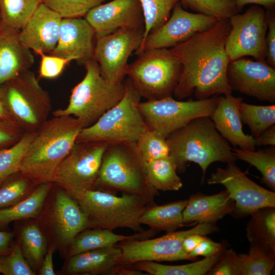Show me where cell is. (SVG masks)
<instances>
[{
	"mask_svg": "<svg viewBox=\"0 0 275 275\" xmlns=\"http://www.w3.org/2000/svg\"><path fill=\"white\" fill-rule=\"evenodd\" d=\"M231 29L229 19H218L211 28L170 49L182 71L173 95L181 100L193 93L197 99L232 95L227 77L230 62L225 44Z\"/></svg>",
	"mask_w": 275,
	"mask_h": 275,
	"instance_id": "6da1fadb",
	"label": "cell"
},
{
	"mask_svg": "<svg viewBox=\"0 0 275 275\" xmlns=\"http://www.w3.org/2000/svg\"><path fill=\"white\" fill-rule=\"evenodd\" d=\"M83 128L71 116H53L36 131L19 172L35 184L52 182L61 162Z\"/></svg>",
	"mask_w": 275,
	"mask_h": 275,
	"instance_id": "7a4b0ae2",
	"label": "cell"
},
{
	"mask_svg": "<svg viewBox=\"0 0 275 275\" xmlns=\"http://www.w3.org/2000/svg\"><path fill=\"white\" fill-rule=\"evenodd\" d=\"M167 141L177 173H184L188 163L193 162L202 169V182L211 163H228L236 160L229 143L219 133L209 117L191 120L171 134Z\"/></svg>",
	"mask_w": 275,
	"mask_h": 275,
	"instance_id": "3957f363",
	"label": "cell"
},
{
	"mask_svg": "<svg viewBox=\"0 0 275 275\" xmlns=\"http://www.w3.org/2000/svg\"><path fill=\"white\" fill-rule=\"evenodd\" d=\"M95 189L115 194L121 191L139 195L150 204L159 195L150 184L146 161L135 143L108 144L103 155Z\"/></svg>",
	"mask_w": 275,
	"mask_h": 275,
	"instance_id": "277c9868",
	"label": "cell"
},
{
	"mask_svg": "<svg viewBox=\"0 0 275 275\" xmlns=\"http://www.w3.org/2000/svg\"><path fill=\"white\" fill-rule=\"evenodd\" d=\"M86 72L83 79L71 90L67 106L52 112L53 116H71L83 128L93 124L123 97L124 81L113 83L101 74L93 59L84 63Z\"/></svg>",
	"mask_w": 275,
	"mask_h": 275,
	"instance_id": "5b68a950",
	"label": "cell"
},
{
	"mask_svg": "<svg viewBox=\"0 0 275 275\" xmlns=\"http://www.w3.org/2000/svg\"><path fill=\"white\" fill-rule=\"evenodd\" d=\"M71 196L85 213L89 228L112 231L119 228L138 233L144 231L139 219L148 207L153 205L135 194L123 193L117 196L97 189L87 190Z\"/></svg>",
	"mask_w": 275,
	"mask_h": 275,
	"instance_id": "8992f818",
	"label": "cell"
},
{
	"mask_svg": "<svg viewBox=\"0 0 275 275\" xmlns=\"http://www.w3.org/2000/svg\"><path fill=\"white\" fill-rule=\"evenodd\" d=\"M122 99L92 125L83 128L76 143H135L149 128L139 107L141 97L128 78Z\"/></svg>",
	"mask_w": 275,
	"mask_h": 275,
	"instance_id": "52a82bcc",
	"label": "cell"
},
{
	"mask_svg": "<svg viewBox=\"0 0 275 275\" xmlns=\"http://www.w3.org/2000/svg\"><path fill=\"white\" fill-rule=\"evenodd\" d=\"M4 102L13 121L25 132H36L51 110L48 93L28 70L0 86Z\"/></svg>",
	"mask_w": 275,
	"mask_h": 275,
	"instance_id": "ba28073f",
	"label": "cell"
},
{
	"mask_svg": "<svg viewBox=\"0 0 275 275\" xmlns=\"http://www.w3.org/2000/svg\"><path fill=\"white\" fill-rule=\"evenodd\" d=\"M128 64L126 75L141 98L147 100L172 96L180 79L182 66L166 48L144 50Z\"/></svg>",
	"mask_w": 275,
	"mask_h": 275,
	"instance_id": "9c48e42d",
	"label": "cell"
},
{
	"mask_svg": "<svg viewBox=\"0 0 275 275\" xmlns=\"http://www.w3.org/2000/svg\"><path fill=\"white\" fill-rule=\"evenodd\" d=\"M219 96L194 100H178L172 96L146 100L139 104L140 111L149 128L165 138L191 120L210 117L215 108Z\"/></svg>",
	"mask_w": 275,
	"mask_h": 275,
	"instance_id": "30bf717a",
	"label": "cell"
},
{
	"mask_svg": "<svg viewBox=\"0 0 275 275\" xmlns=\"http://www.w3.org/2000/svg\"><path fill=\"white\" fill-rule=\"evenodd\" d=\"M215 224L199 223L186 230L169 232L153 239H133L117 244L122 252L121 262L128 265L141 261L193 260L182 247L186 237L191 234L207 235L217 231Z\"/></svg>",
	"mask_w": 275,
	"mask_h": 275,
	"instance_id": "8fae6325",
	"label": "cell"
},
{
	"mask_svg": "<svg viewBox=\"0 0 275 275\" xmlns=\"http://www.w3.org/2000/svg\"><path fill=\"white\" fill-rule=\"evenodd\" d=\"M104 142L75 143L59 166L53 179L71 196L95 189L104 151Z\"/></svg>",
	"mask_w": 275,
	"mask_h": 275,
	"instance_id": "7c38bea8",
	"label": "cell"
},
{
	"mask_svg": "<svg viewBox=\"0 0 275 275\" xmlns=\"http://www.w3.org/2000/svg\"><path fill=\"white\" fill-rule=\"evenodd\" d=\"M229 22L231 29L225 50L230 62L244 56L266 61L267 24L264 10L254 5L243 13L232 16Z\"/></svg>",
	"mask_w": 275,
	"mask_h": 275,
	"instance_id": "4fadbf2b",
	"label": "cell"
},
{
	"mask_svg": "<svg viewBox=\"0 0 275 275\" xmlns=\"http://www.w3.org/2000/svg\"><path fill=\"white\" fill-rule=\"evenodd\" d=\"M144 32V27L120 29L96 38L93 59L105 79L113 83L123 81L128 59L140 47Z\"/></svg>",
	"mask_w": 275,
	"mask_h": 275,
	"instance_id": "5bb4252c",
	"label": "cell"
},
{
	"mask_svg": "<svg viewBox=\"0 0 275 275\" xmlns=\"http://www.w3.org/2000/svg\"><path fill=\"white\" fill-rule=\"evenodd\" d=\"M208 184H221L234 202L232 214L245 216L264 207H275V193L250 179L234 162L218 168L207 179Z\"/></svg>",
	"mask_w": 275,
	"mask_h": 275,
	"instance_id": "9a60e30c",
	"label": "cell"
},
{
	"mask_svg": "<svg viewBox=\"0 0 275 275\" xmlns=\"http://www.w3.org/2000/svg\"><path fill=\"white\" fill-rule=\"evenodd\" d=\"M219 19L184 10L180 2L174 7L168 20L150 33L135 51L138 55L144 50L172 48L194 35L213 26Z\"/></svg>",
	"mask_w": 275,
	"mask_h": 275,
	"instance_id": "2e32d148",
	"label": "cell"
},
{
	"mask_svg": "<svg viewBox=\"0 0 275 275\" xmlns=\"http://www.w3.org/2000/svg\"><path fill=\"white\" fill-rule=\"evenodd\" d=\"M227 77L232 91L262 101L275 103V68L266 61L239 58L231 61Z\"/></svg>",
	"mask_w": 275,
	"mask_h": 275,
	"instance_id": "e0dca14e",
	"label": "cell"
},
{
	"mask_svg": "<svg viewBox=\"0 0 275 275\" xmlns=\"http://www.w3.org/2000/svg\"><path fill=\"white\" fill-rule=\"evenodd\" d=\"M94 29L96 38L120 29L144 27L139 0H113L92 9L85 16Z\"/></svg>",
	"mask_w": 275,
	"mask_h": 275,
	"instance_id": "ac0fdd59",
	"label": "cell"
},
{
	"mask_svg": "<svg viewBox=\"0 0 275 275\" xmlns=\"http://www.w3.org/2000/svg\"><path fill=\"white\" fill-rule=\"evenodd\" d=\"M62 19L57 12L41 3L19 31V40L37 54H51L58 43Z\"/></svg>",
	"mask_w": 275,
	"mask_h": 275,
	"instance_id": "d6986e66",
	"label": "cell"
},
{
	"mask_svg": "<svg viewBox=\"0 0 275 275\" xmlns=\"http://www.w3.org/2000/svg\"><path fill=\"white\" fill-rule=\"evenodd\" d=\"M95 33L85 18H62L57 45L51 55L84 64L93 59Z\"/></svg>",
	"mask_w": 275,
	"mask_h": 275,
	"instance_id": "ffe728a7",
	"label": "cell"
},
{
	"mask_svg": "<svg viewBox=\"0 0 275 275\" xmlns=\"http://www.w3.org/2000/svg\"><path fill=\"white\" fill-rule=\"evenodd\" d=\"M243 101L240 97L232 95L219 96L217 105L210 117L221 135L234 147L254 150V138L244 133L239 112V105Z\"/></svg>",
	"mask_w": 275,
	"mask_h": 275,
	"instance_id": "44dd1931",
	"label": "cell"
},
{
	"mask_svg": "<svg viewBox=\"0 0 275 275\" xmlns=\"http://www.w3.org/2000/svg\"><path fill=\"white\" fill-rule=\"evenodd\" d=\"M51 222L58 238L64 244H70L79 233L89 228L85 213L78 202L65 190H59L56 194Z\"/></svg>",
	"mask_w": 275,
	"mask_h": 275,
	"instance_id": "7402d4cb",
	"label": "cell"
},
{
	"mask_svg": "<svg viewBox=\"0 0 275 275\" xmlns=\"http://www.w3.org/2000/svg\"><path fill=\"white\" fill-rule=\"evenodd\" d=\"M19 32L0 25V86L30 70L34 63L31 50L19 40Z\"/></svg>",
	"mask_w": 275,
	"mask_h": 275,
	"instance_id": "603a6c76",
	"label": "cell"
},
{
	"mask_svg": "<svg viewBox=\"0 0 275 275\" xmlns=\"http://www.w3.org/2000/svg\"><path fill=\"white\" fill-rule=\"evenodd\" d=\"M234 202L225 190L212 195L198 193L187 199L183 210L186 226L199 223L215 224L226 215L232 214Z\"/></svg>",
	"mask_w": 275,
	"mask_h": 275,
	"instance_id": "cb8c5ba5",
	"label": "cell"
},
{
	"mask_svg": "<svg viewBox=\"0 0 275 275\" xmlns=\"http://www.w3.org/2000/svg\"><path fill=\"white\" fill-rule=\"evenodd\" d=\"M121 256L117 244L84 252L70 257L66 270L71 274L116 275L118 267L123 264Z\"/></svg>",
	"mask_w": 275,
	"mask_h": 275,
	"instance_id": "d4e9b609",
	"label": "cell"
},
{
	"mask_svg": "<svg viewBox=\"0 0 275 275\" xmlns=\"http://www.w3.org/2000/svg\"><path fill=\"white\" fill-rule=\"evenodd\" d=\"M157 232L150 229L131 235L114 233L112 230L103 228L85 229L79 233L70 244L69 257L84 252L107 248L122 241L145 239L152 237Z\"/></svg>",
	"mask_w": 275,
	"mask_h": 275,
	"instance_id": "484cf974",
	"label": "cell"
},
{
	"mask_svg": "<svg viewBox=\"0 0 275 275\" xmlns=\"http://www.w3.org/2000/svg\"><path fill=\"white\" fill-rule=\"evenodd\" d=\"M187 200H182L162 205L154 204L150 206L139 219L141 225L148 226L157 232L168 233L176 231L186 226L183 219L182 212Z\"/></svg>",
	"mask_w": 275,
	"mask_h": 275,
	"instance_id": "4316f807",
	"label": "cell"
},
{
	"mask_svg": "<svg viewBox=\"0 0 275 275\" xmlns=\"http://www.w3.org/2000/svg\"><path fill=\"white\" fill-rule=\"evenodd\" d=\"M52 185V182L40 183L24 199L11 206L0 209V227L13 221L37 217L42 209Z\"/></svg>",
	"mask_w": 275,
	"mask_h": 275,
	"instance_id": "83f0119b",
	"label": "cell"
},
{
	"mask_svg": "<svg viewBox=\"0 0 275 275\" xmlns=\"http://www.w3.org/2000/svg\"><path fill=\"white\" fill-rule=\"evenodd\" d=\"M250 215L246 229L250 243L275 253V207L262 208Z\"/></svg>",
	"mask_w": 275,
	"mask_h": 275,
	"instance_id": "f1b7e54d",
	"label": "cell"
},
{
	"mask_svg": "<svg viewBox=\"0 0 275 275\" xmlns=\"http://www.w3.org/2000/svg\"><path fill=\"white\" fill-rule=\"evenodd\" d=\"M222 253L186 264L169 265L146 261L136 262L132 266L151 275H205L218 260Z\"/></svg>",
	"mask_w": 275,
	"mask_h": 275,
	"instance_id": "f546056e",
	"label": "cell"
},
{
	"mask_svg": "<svg viewBox=\"0 0 275 275\" xmlns=\"http://www.w3.org/2000/svg\"><path fill=\"white\" fill-rule=\"evenodd\" d=\"M146 169L150 184L157 191H178L183 186L175 164L170 155L146 162Z\"/></svg>",
	"mask_w": 275,
	"mask_h": 275,
	"instance_id": "4dcf8cb0",
	"label": "cell"
},
{
	"mask_svg": "<svg viewBox=\"0 0 275 275\" xmlns=\"http://www.w3.org/2000/svg\"><path fill=\"white\" fill-rule=\"evenodd\" d=\"M238 159L255 167L261 174V181L271 190L275 191V147L270 146L257 151L233 148Z\"/></svg>",
	"mask_w": 275,
	"mask_h": 275,
	"instance_id": "1f68e13d",
	"label": "cell"
},
{
	"mask_svg": "<svg viewBox=\"0 0 275 275\" xmlns=\"http://www.w3.org/2000/svg\"><path fill=\"white\" fill-rule=\"evenodd\" d=\"M41 3V0H0V25L19 32Z\"/></svg>",
	"mask_w": 275,
	"mask_h": 275,
	"instance_id": "d6a6232c",
	"label": "cell"
},
{
	"mask_svg": "<svg viewBox=\"0 0 275 275\" xmlns=\"http://www.w3.org/2000/svg\"><path fill=\"white\" fill-rule=\"evenodd\" d=\"M36 132H24L14 144L0 151V185L6 179L19 172L20 168Z\"/></svg>",
	"mask_w": 275,
	"mask_h": 275,
	"instance_id": "836d02e7",
	"label": "cell"
},
{
	"mask_svg": "<svg viewBox=\"0 0 275 275\" xmlns=\"http://www.w3.org/2000/svg\"><path fill=\"white\" fill-rule=\"evenodd\" d=\"M240 275H269L275 265V253L250 244L248 254L238 255Z\"/></svg>",
	"mask_w": 275,
	"mask_h": 275,
	"instance_id": "e575fe53",
	"label": "cell"
},
{
	"mask_svg": "<svg viewBox=\"0 0 275 275\" xmlns=\"http://www.w3.org/2000/svg\"><path fill=\"white\" fill-rule=\"evenodd\" d=\"M21 250L27 262L34 270L40 267L46 253V239L36 224L24 227L20 233Z\"/></svg>",
	"mask_w": 275,
	"mask_h": 275,
	"instance_id": "d590c367",
	"label": "cell"
},
{
	"mask_svg": "<svg viewBox=\"0 0 275 275\" xmlns=\"http://www.w3.org/2000/svg\"><path fill=\"white\" fill-rule=\"evenodd\" d=\"M242 122L249 127L251 135L257 138L275 124V105H258L242 101L239 105Z\"/></svg>",
	"mask_w": 275,
	"mask_h": 275,
	"instance_id": "8d00e7d4",
	"label": "cell"
},
{
	"mask_svg": "<svg viewBox=\"0 0 275 275\" xmlns=\"http://www.w3.org/2000/svg\"><path fill=\"white\" fill-rule=\"evenodd\" d=\"M139 1L144 21L142 44L150 33L161 26L168 20L174 7L177 3L180 2V0Z\"/></svg>",
	"mask_w": 275,
	"mask_h": 275,
	"instance_id": "74e56055",
	"label": "cell"
},
{
	"mask_svg": "<svg viewBox=\"0 0 275 275\" xmlns=\"http://www.w3.org/2000/svg\"><path fill=\"white\" fill-rule=\"evenodd\" d=\"M137 149L146 162L169 156L167 139L158 132L147 129L135 142Z\"/></svg>",
	"mask_w": 275,
	"mask_h": 275,
	"instance_id": "f35d334b",
	"label": "cell"
},
{
	"mask_svg": "<svg viewBox=\"0 0 275 275\" xmlns=\"http://www.w3.org/2000/svg\"><path fill=\"white\" fill-rule=\"evenodd\" d=\"M182 6L219 19H229L238 13L234 0H180Z\"/></svg>",
	"mask_w": 275,
	"mask_h": 275,
	"instance_id": "ab89813d",
	"label": "cell"
},
{
	"mask_svg": "<svg viewBox=\"0 0 275 275\" xmlns=\"http://www.w3.org/2000/svg\"><path fill=\"white\" fill-rule=\"evenodd\" d=\"M33 184H35L19 172L0 187V209L11 206L25 198Z\"/></svg>",
	"mask_w": 275,
	"mask_h": 275,
	"instance_id": "60d3db41",
	"label": "cell"
},
{
	"mask_svg": "<svg viewBox=\"0 0 275 275\" xmlns=\"http://www.w3.org/2000/svg\"><path fill=\"white\" fill-rule=\"evenodd\" d=\"M62 18L85 16L92 9L107 0H41Z\"/></svg>",
	"mask_w": 275,
	"mask_h": 275,
	"instance_id": "b9f144b4",
	"label": "cell"
},
{
	"mask_svg": "<svg viewBox=\"0 0 275 275\" xmlns=\"http://www.w3.org/2000/svg\"><path fill=\"white\" fill-rule=\"evenodd\" d=\"M0 273L5 275H34L21 248L15 245L10 252L0 258Z\"/></svg>",
	"mask_w": 275,
	"mask_h": 275,
	"instance_id": "7bdbcfd3",
	"label": "cell"
},
{
	"mask_svg": "<svg viewBox=\"0 0 275 275\" xmlns=\"http://www.w3.org/2000/svg\"><path fill=\"white\" fill-rule=\"evenodd\" d=\"M41 57L39 75L42 78L53 79L61 75L66 65L72 59H66L50 54L39 52Z\"/></svg>",
	"mask_w": 275,
	"mask_h": 275,
	"instance_id": "ee69618b",
	"label": "cell"
},
{
	"mask_svg": "<svg viewBox=\"0 0 275 275\" xmlns=\"http://www.w3.org/2000/svg\"><path fill=\"white\" fill-rule=\"evenodd\" d=\"M209 275H240L238 254L232 249L224 250Z\"/></svg>",
	"mask_w": 275,
	"mask_h": 275,
	"instance_id": "f6af8a7d",
	"label": "cell"
},
{
	"mask_svg": "<svg viewBox=\"0 0 275 275\" xmlns=\"http://www.w3.org/2000/svg\"><path fill=\"white\" fill-rule=\"evenodd\" d=\"M265 16L268 33L266 35L267 54L266 62L275 68V8L267 9Z\"/></svg>",
	"mask_w": 275,
	"mask_h": 275,
	"instance_id": "bcb514c9",
	"label": "cell"
},
{
	"mask_svg": "<svg viewBox=\"0 0 275 275\" xmlns=\"http://www.w3.org/2000/svg\"><path fill=\"white\" fill-rule=\"evenodd\" d=\"M24 132L14 123L0 121V151L14 144Z\"/></svg>",
	"mask_w": 275,
	"mask_h": 275,
	"instance_id": "7dc6e473",
	"label": "cell"
},
{
	"mask_svg": "<svg viewBox=\"0 0 275 275\" xmlns=\"http://www.w3.org/2000/svg\"><path fill=\"white\" fill-rule=\"evenodd\" d=\"M224 250V246L221 243L213 241L206 235L189 255L193 260H195L199 256L210 257L221 253Z\"/></svg>",
	"mask_w": 275,
	"mask_h": 275,
	"instance_id": "c3c4849f",
	"label": "cell"
},
{
	"mask_svg": "<svg viewBox=\"0 0 275 275\" xmlns=\"http://www.w3.org/2000/svg\"><path fill=\"white\" fill-rule=\"evenodd\" d=\"M255 146H275V124L267 128L254 138Z\"/></svg>",
	"mask_w": 275,
	"mask_h": 275,
	"instance_id": "681fc988",
	"label": "cell"
},
{
	"mask_svg": "<svg viewBox=\"0 0 275 275\" xmlns=\"http://www.w3.org/2000/svg\"><path fill=\"white\" fill-rule=\"evenodd\" d=\"M53 248H50L46 252L40 266L39 274L41 275L56 274L53 269L52 256Z\"/></svg>",
	"mask_w": 275,
	"mask_h": 275,
	"instance_id": "f907efd6",
	"label": "cell"
},
{
	"mask_svg": "<svg viewBox=\"0 0 275 275\" xmlns=\"http://www.w3.org/2000/svg\"><path fill=\"white\" fill-rule=\"evenodd\" d=\"M205 236L206 235H202L199 234H191L186 237L182 243V247L184 251L186 253L189 254L204 239Z\"/></svg>",
	"mask_w": 275,
	"mask_h": 275,
	"instance_id": "816d5d0a",
	"label": "cell"
},
{
	"mask_svg": "<svg viewBox=\"0 0 275 275\" xmlns=\"http://www.w3.org/2000/svg\"><path fill=\"white\" fill-rule=\"evenodd\" d=\"M239 11H241L244 6L248 4H254L262 6L266 9L275 7V0H234Z\"/></svg>",
	"mask_w": 275,
	"mask_h": 275,
	"instance_id": "f5cc1de1",
	"label": "cell"
},
{
	"mask_svg": "<svg viewBox=\"0 0 275 275\" xmlns=\"http://www.w3.org/2000/svg\"><path fill=\"white\" fill-rule=\"evenodd\" d=\"M14 234L10 232L0 231V257L6 254Z\"/></svg>",
	"mask_w": 275,
	"mask_h": 275,
	"instance_id": "db71d44e",
	"label": "cell"
},
{
	"mask_svg": "<svg viewBox=\"0 0 275 275\" xmlns=\"http://www.w3.org/2000/svg\"><path fill=\"white\" fill-rule=\"evenodd\" d=\"M0 121L15 123L10 116L3 100L0 92Z\"/></svg>",
	"mask_w": 275,
	"mask_h": 275,
	"instance_id": "11a10c76",
	"label": "cell"
}]
</instances>
